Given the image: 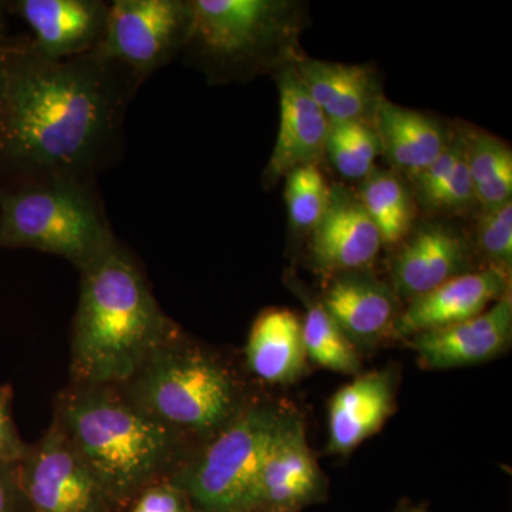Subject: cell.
Wrapping results in <instances>:
<instances>
[{
  "label": "cell",
  "mask_w": 512,
  "mask_h": 512,
  "mask_svg": "<svg viewBox=\"0 0 512 512\" xmlns=\"http://www.w3.org/2000/svg\"><path fill=\"white\" fill-rule=\"evenodd\" d=\"M3 47L8 93L0 165L25 175L23 183H89L117 146L140 80L96 52L50 60L29 42Z\"/></svg>",
  "instance_id": "obj_1"
},
{
  "label": "cell",
  "mask_w": 512,
  "mask_h": 512,
  "mask_svg": "<svg viewBox=\"0 0 512 512\" xmlns=\"http://www.w3.org/2000/svg\"><path fill=\"white\" fill-rule=\"evenodd\" d=\"M80 274L73 383L121 386L181 330L160 308L140 266L117 239Z\"/></svg>",
  "instance_id": "obj_2"
},
{
  "label": "cell",
  "mask_w": 512,
  "mask_h": 512,
  "mask_svg": "<svg viewBox=\"0 0 512 512\" xmlns=\"http://www.w3.org/2000/svg\"><path fill=\"white\" fill-rule=\"evenodd\" d=\"M56 423L124 512L141 491L173 476L195 448L134 406L116 386L70 384L57 394Z\"/></svg>",
  "instance_id": "obj_3"
},
{
  "label": "cell",
  "mask_w": 512,
  "mask_h": 512,
  "mask_svg": "<svg viewBox=\"0 0 512 512\" xmlns=\"http://www.w3.org/2000/svg\"><path fill=\"white\" fill-rule=\"evenodd\" d=\"M120 392L197 450L248 406L235 373L178 333L151 353Z\"/></svg>",
  "instance_id": "obj_4"
},
{
  "label": "cell",
  "mask_w": 512,
  "mask_h": 512,
  "mask_svg": "<svg viewBox=\"0 0 512 512\" xmlns=\"http://www.w3.org/2000/svg\"><path fill=\"white\" fill-rule=\"evenodd\" d=\"M114 241L89 183L36 180L0 191V248L62 256L82 271Z\"/></svg>",
  "instance_id": "obj_5"
},
{
  "label": "cell",
  "mask_w": 512,
  "mask_h": 512,
  "mask_svg": "<svg viewBox=\"0 0 512 512\" xmlns=\"http://www.w3.org/2000/svg\"><path fill=\"white\" fill-rule=\"evenodd\" d=\"M285 412L248 404L217 436L198 447L170 477L197 512H252L262 464Z\"/></svg>",
  "instance_id": "obj_6"
},
{
  "label": "cell",
  "mask_w": 512,
  "mask_h": 512,
  "mask_svg": "<svg viewBox=\"0 0 512 512\" xmlns=\"http://www.w3.org/2000/svg\"><path fill=\"white\" fill-rule=\"evenodd\" d=\"M185 50L215 72L258 62L292 29L291 5L278 0H190ZM184 50V52H185Z\"/></svg>",
  "instance_id": "obj_7"
},
{
  "label": "cell",
  "mask_w": 512,
  "mask_h": 512,
  "mask_svg": "<svg viewBox=\"0 0 512 512\" xmlns=\"http://www.w3.org/2000/svg\"><path fill=\"white\" fill-rule=\"evenodd\" d=\"M190 29V3L184 0H116L94 52L143 82L184 52Z\"/></svg>",
  "instance_id": "obj_8"
},
{
  "label": "cell",
  "mask_w": 512,
  "mask_h": 512,
  "mask_svg": "<svg viewBox=\"0 0 512 512\" xmlns=\"http://www.w3.org/2000/svg\"><path fill=\"white\" fill-rule=\"evenodd\" d=\"M28 512H117L99 480L56 423L22 463Z\"/></svg>",
  "instance_id": "obj_9"
},
{
  "label": "cell",
  "mask_w": 512,
  "mask_h": 512,
  "mask_svg": "<svg viewBox=\"0 0 512 512\" xmlns=\"http://www.w3.org/2000/svg\"><path fill=\"white\" fill-rule=\"evenodd\" d=\"M328 483L299 417L285 413L256 483L252 512H299L326 500Z\"/></svg>",
  "instance_id": "obj_10"
},
{
  "label": "cell",
  "mask_w": 512,
  "mask_h": 512,
  "mask_svg": "<svg viewBox=\"0 0 512 512\" xmlns=\"http://www.w3.org/2000/svg\"><path fill=\"white\" fill-rule=\"evenodd\" d=\"M8 5L32 30L30 47L46 59L87 55L106 35L110 5L100 0H16Z\"/></svg>",
  "instance_id": "obj_11"
},
{
  "label": "cell",
  "mask_w": 512,
  "mask_h": 512,
  "mask_svg": "<svg viewBox=\"0 0 512 512\" xmlns=\"http://www.w3.org/2000/svg\"><path fill=\"white\" fill-rule=\"evenodd\" d=\"M511 333L512 299L508 293L474 318L412 336V348L424 369H453L493 359L507 348Z\"/></svg>",
  "instance_id": "obj_12"
},
{
  "label": "cell",
  "mask_w": 512,
  "mask_h": 512,
  "mask_svg": "<svg viewBox=\"0 0 512 512\" xmlns=\"http://www.w3.org/2000/svg\"><path fill=\"white\" fill-rule=\"evenodd\" d=\"M508 276L498 269L467 272L450 279L399 313L392 335L412 338L429 330L457 325L487 311L493 302L508 295Z\"/></svg>",
  "instance_id": "obj_13"
},
{
  "label": "cell",
  "mask_w": 512,
  "mask_h": 512,
  "mask_svg": "<svg viewBox=\"0 0 512 512\" xmlns=\"http://www.w3.org/2000/svg\"><path fill=\"white\" fill-rule=\"evenodd\" d=\"M281 121L278 138L264 178L275 183L305 165H319L326 154L330 121L306 92L295 67H285L278 76Z\"/></svg>",
  "instance_id": "obj_14"
},
{
  "label": "cell",
  "mask_w": 512,
  "mask_h": 512,
  "mask_svg": "<svg viewBox=\"0 0 512 512\" xmlns=\"http://www.w3.org/2000/svg\"><path fill=\"white\" fill-rule=\"evenodd\" d=\"M383 239L359 197L332 188L325 217L312 231L309 251L323 271L346 274L363 271L375 261Z\"/></svg>",
  "instance_id": "obj_15"
},
{
  "label": "cell",
  "mask_w": 512,
  "mask_h": 512,
  "mask_svg": "<svg viewBox=\"0 0 512 512\" xmlns=\"http://www.w3.org/2000/svg\"><path fill=\"white\" fill-rule=\"evenodd\" d=\"M470 251L464 239L443 225H427L400 249L392 266L396 292L413 299L467 274Z\"/></svg>",
  "instance_id": "obj_16"
},
{
  "label": "cell",
  "mask_w": 512,
  "mask_h": 512,
  "mask_svg": "<svg viewBox=\"0 0 512 512\" xmlns=\"http://www.w3.org/2000/svg\"><path fill=\"white\" fill-rule=\"evenodd\" d=\"M293 67L330 123H370L383 101L375 73L369 67L316 59H299Z\"/></svg>",
  "instance_id": "obj_17"
},
{
  "label": "cell",
  "mask_w": 512,
  "mask_h": 512,
  "mask_svg": "<svg viewBox=\"0 0 512 512\" xmlns=\"http://www.w3.org/2000/svg\"><path fill=\"white\" fill-rule=\"evenodd\" d=\"M322 306L353 343L370 345L393 332L399 311L394 292L363 271L340 274Z\"/></svg>",
  "instance_id": "obj_18"
},
{
  "label": "cell",
  "mask_w": 512,
  "mask_h": 512,
  "mask_svg": "<svg viewBox=\"0 0 512 512\" xmlns=\"http://www.w3.org/2000/svg\"><path fill=\"white\" fill-rule=\"evenodd\" d=\"M394 407V383L387 370L366 373L343 387L329 409V447L348 454L382 429Z\"/></svg>",
  "instance_id": "obj_19"
},
{
  "label": "cell",
  "mask_w": 512,
  "mask_h": 512,
  "mask_svg": "<svg viewBox=\"0 0 512 512\" xmlns=\"http://www.w3.org/2000/svg\"><path fill=\"white\" fill-rule=\"evenodd\" d=\"M373 128L390 163L414 180L440 157L450 141L436 120L386 100L373 117Z\"/></svg>",
  "instance_id": "obj_20"
},
{
  "label": "cell",
  "mask_w": 512,
  "mask_h": 512,
  "mask_svg": "<svg viewBox=\"0 0 512 512\" xmlns=\"http://www.w3.org/2000/svg\"><path fill=\"white\" fill-rule=\"evenodd\" d=\"M249 370L266 383H292L305 370L302 323L288 309H266L252 325L247 349Z\"/></svg>",
  "instance_id": "obj_21"
},
{
  "label": "cell",
  "mask_w": 512,
  "mask_h": 512,
  "mask_svg": "<svg viewBox=\"0 0 512 512\" xmlns=\"http://www.w3.org/2000/svg\"><path fill=\"white\" fill-rule=\"evenodd\" d=\"M468 171L474 197L483 211L494 210L511 201L512 153L510 147L487 133L466 136Z\"/></svg>",
  "instance_id": "obj_22"
},
{
  "label": "cell",
  "mask_w": 512,
  "mask_h": 512,
  "mask_svg": "<svg viewBox=\"0 0 512 512\" xmlns=\"http://www.w3.org/2000/svg\"><path fill=\"white\" fill-rule=\"evenodd\" d=\"M359 200L379 229L383 244H400L413 225V202L403 181L390 171L373 170L363 181Z\"/></svg>",
  "instance_id": "obj_23"
},
{
  "label": "cell",
  "mask_w": 512,
  "mask_h": 512,
  "mask_svg": "<svg viewBox=\"0 0 512 512\" xmlns=\"http://www.w3.org/2000/svg\"><path fill=\"white\" fill-rule=\"evenodd\" d=\"M302 339L306 356L319 366L343 375L360 372L362 365L355 343L339 328L322 303L309 305L302 323Z\"/></svg>",
  "instance_id": "obj_24"
},
{
  "label": "cell",
  "mask_w": 512,
  "mask_h": 512,
  "mask_svg": "<svg viewBox=\"0 0 512 512\" xmlns=\"http://www.w3.org/2000/svg\"><path fill=\"white\" fill-rule=\"evenodd\" d=\"M382 153L373 124L366 121L330 123L326 154L333 167L348 180H365Z\"/></svg>",
  "instance_id": "obj_25"
},
{
  "label": "cell",
  "mask_w": 512,
  "mask_h": 512,
  "mask_svg": "<svg viewBox=\"0 0 512 512\" xmlns=\"http://www.w3.org/2000/svg\"><path fill=\"white\" fill-rule=\"evenodd\" d=\"M332 197L319 165H305L286 175L285 200L289 221L301 231H313L325 217Z\"/></svg>",
  "instance_id": "obj_26"
},
{
  "label": "cell",
  "mask_w": 512,
  "mask_h": 512,
  "mask_svg": "<svg viewBox=\"0 0 512 512\" xmlns=\"http://www.w3.org/2000/svg\"><path fill=\"white\" fill-rule=\"evenodd\" d=\"M477 245L491 268L510 272L512 265V201L484 211L477 229Z\"/></svg>",
  "instance_id": "obj_27"
},
{
  "label": "cell",
  "mask_w": 512,
  "mask_h": 512,
  "mask_svg": "<svg viewBox=\"0 0 512 512\" xmlns=\"http://www.w3.org/2000/svg\"><path fill=\"white\" fill-rule=\"evenodd\" d=\"M124 512H197L190 498L170 478L150 485L134 498Z\"/></svg>",
  "instance_id": "obj_28"
},
{
  "label": "cell",
  "mask_w": 512,
  "mask_h": 512,
  "mask_svg": "<svg viewBox=\"0 0 512 512\" xmlns=\"http://www.w3.org/2000/svg\"><path fill=\"white\" fill-rule=\"evenodd\" d=\"M473 201H476V197H474L473 181L468 171L467 156L464 153L446 183L441 185L424 204L439 211H461Z\"/></svg>",
  "instance_id": "obj_29"
},
{
  "label": "cell",
  "mask_w": 512,
  "mask_h": 512,
  "mask_svg": "<svg viewBox=\"0 0 512 512\" xmlns=\"http://www.w3.org/2000/svg\"><path fill=\"white\" fill-rule=\"evenodd\" d=\"M12 403V386L3 384L0 386V463H23L30 450L16 427Z\"/></svg>",
  "instance_id": "obj_30"
},
{
  "label": "cell",
  "mask_w": 512,
  "mask_h": 512,
  "mask_svg": "<svg viewBox=\"0 0 512 512\" xmlns=\"http://www.w3.org/2000/svg\"><path fill=\"white\" fill-rule=\"evenodd\" d=\"M0 512H28L22 463H0Z\"/></svg>",
  "instance_id": "obj_31"
},
{
  "label": "cell",
  "mask_w": 512,
  "mask_h": 512,
  "mask_svg": "<svg viewBox=\"0 0 512 512\" xmlns=\"http://www.w3.org/2000/svg\"><path fill=\"white\" fill-rule=\"evenodd\" d=\"M6 93H8V72H6L5 47L0 42V138H2L3 121H5Z\"/></svg>",
  "instance_id": "obj_32"
},
{
  "label": "cell",
  "mask_w": 512,
  "mask_h": 512,
  "mask_svg": "<svg viewBox=\"0 0 512 512\" xmlns=\"http://www.w3.org/2000/svg\"><path fill=\"white\" fill-rule=\"evenodd\" d=\"M9 12L8 2H0V33L5 30L6 13Z\"/></svg>",
  "instance_id": "obj_33"
},
{
  "label": "cell",
  "mask_w": 512,
  "mask_h": 512,
  "mask_svg": "<svg viewBox=\"0 0 512 512\" xmlns=\"http://www.w3.org/2000/svg\"><path fill=\"white\" fill-rule=\"evenodd\" d=\"M396 512H427L424 508L414 507L412 504L403 503Z\"/></svg>",
  "instance_id": "obj_34"
}]
</instances>
